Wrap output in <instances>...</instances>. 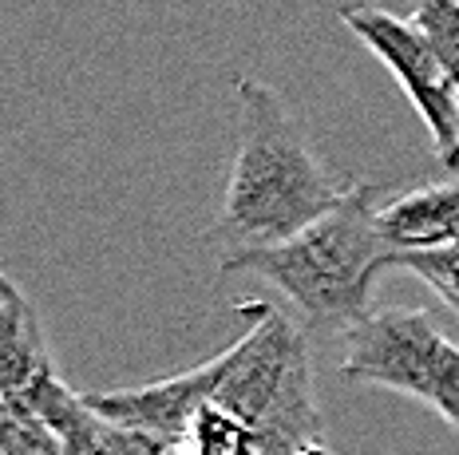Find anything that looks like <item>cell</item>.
Returning a JSON list of instances; mask_svg holds the SVG:
<instances>
[{
  "instance_id": "1",
  "label": "cell",
  "mask_w": 459,
  "mask_h": 455,
  "mask_svg": "<svg viewBox=\"0 0 459 455\" xmlns=\"http://www.w3.org/2000/svg\"><path fill=\"white\" fill-rule=\"evenodd\" d=\"M234 91L242 107L238 155L210 230V238L222 245V270L298 238L352 191V183H344L313 150L309 135L273 88L242 75L234 80Z\"/></svg>"
},
{
  "instance_id": "2",
  "label": "cell",
  "mask_w": 459,
  "mask_h": 455,
  "mask_svg": "<svg viewBox=\"0 0 459 455\" xmlns=\"http://www.w3.org/2000/svg\"><path fill=\"white\" fill-rule=\"evenodd\" d=\"M380 186L352 183L341 206L301 230L285 245L242 258L234 270H250L277 286L313 329L352 333L372 317V281L380 270H396L400 253L377 222Z\"/></svg>"
},
{
  "instance_id": "3",
  "label": "cell",
  "mask_w": 459,
  "mask_h": 455,
  "mask_svg": "<svg viewBox=\"0 0 459 455\" xmlns=\"http://www.w3.org/2000/svg\"><path fill=\"white\" fill-rule=\"evenodd\" d=\"M341 373L428 404L459 432V345L439 333L424 309H380L365 317L344 333Z\"/></svg>"
},
{
  "instance_id": "4",
  "label": "cell",
  "mask_w": 459,
  "mask_h": 455,
  "mask_svg": "<svg viewBox=\"0 0 459 455\" xmlns=\"http://www.w3.org/2000/svg\"><path fill=\"white\" fill-rule=\"evenodd\" d=\"M341 21L360 44L385 60V68L396 75L404 96L412 99L420 123L428 127L436 159L447 170H459V88L447 68L439 64L432 44L412 24V16H396L377 4H344Z\"/></svg>"
},
{
  "instance_id": "5",
  "label": "cell",
  "mask_w": 459,
  "mask_h": 455,
  "mask_svg": "<svg viewBox=\"0 0 459 455\" xmlns=\"http://www.w3.org/2000/svg\"><path fill=\"white\" fill-rule=\"evenodd\" d=\"M52 376V353H48L36 305L0 270V400L21 404Z\"/></svg>"
},
{
  "instance_id": "6",
  "label": "cell",
  "mask_w": 459,
  "mask_h": 455,
  "mask_svg": "<svg viewBox=\"0 0 459 455\" xmlns=\"http://www.w3.org/2000/svg\"><path fill=\"white\" fill-rule=\"evenodd\" d=\"M377 222L396 253H428L459 242V175L385 198Z\"/></svg>"
},
{
  "instance_id": "7",
  "label": "cell",
  "mask_w": 459,
  "mask_h": 455,
  "mask_svg": "<svg viewBox=\"0 0 459 455\" xmlns=\"http://www.w3.org/2000/svg\"><path fill=\"white\" fill-rule=\"evenodd\" d=\"M412 24L459 88V0H412Z\"/></svg>"
},
{
  "instance_id": "8",
  "label": "cell",
  "mask_w": 459,
  "mask_h": 455,
  "mask_svg": "<svg viewBox=\"0 0 459 455\" xmlns=\"http://www.w3.org/2000/svg\"><path fill=\"white\" fill-rule=\"evenodd\" d=\"M396 270L416 273L420 281H428L459 313V242L444 245V250H428V253H400Z\"/></svg>"
}]
</instances>
